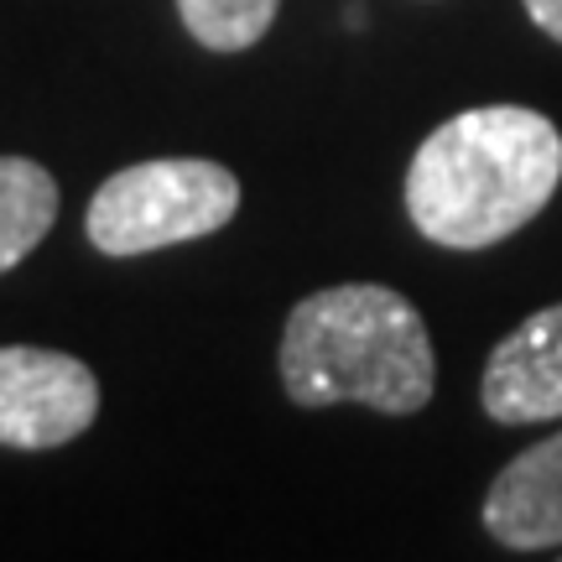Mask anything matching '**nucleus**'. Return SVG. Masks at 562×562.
Wrapping results in <instances>:
<instances>
[{"mask_svg": "<svg viewBox=\"0 0 562 562\" xmlns=\"http://www.w3.org/2000/svg\"><path fill=\"white\" fill-rule=\"evenodd\" d=\"M58 220V182L32 157H0V277L21 266Z\"/></svg>", "mask_w": 562, "mask_h": 562, "instance_id": "obj_7", "label": "nucleus"}, {"mask_svg": "<svg viewBox=\"0 0 562 562\" xmlns=\"http://www.w3.org/2000/svg\"><path fill=\"white\" fill-rule=\"evenodd\" d=\"M484 412L505 427L562 417V302L516 323V334L495 344L480 385Z\"/></svg>", "mask_w": 562, "mask_h": 562, "instance_id": "obj_5", "label": "nucleus"}, {"mask_svg": "<svg viewBox=\"0 0 562 562\" xmlns=\"http://www.w3.org/2000/svg\"><path fill=\"white\" fill-rule=\"evenodd\" d=\"M240 182L203 157H161L121 167L89 199V245L104 256H146L182 240H203L235 220Z\"/></svg>", "mask_w": 562, "mask_h": 562, "instance_id": "obj_3", "label": "nucleus"}, {"mask_svg": "<svg viewBox=\"0 0 562 562\" xmlns=\"http://www.w3.org/2000/svg\"><path fill=\"white\" fill-rule=\"evenodd\" d=\"M526 11H531V21L542 26L552 42H562V0H526Z\"/></svg>", "mask_w": 562, "mask_h": 562, "instance_id": "obj_9", "label": "nucleus"}, {"mask_svg": "<svg viewBox=\"0 0 562 562\" xmlns=\"http://www.w3.org/2000/svg\"><path fill=\"white\" fill-rule=\"evenodd\" d=\"M558 182V125L526 104H480L417 146L406 167V214L442 250H490L537 220Z\"/></svg>", "mask_w": 562, "mask_h": 562, "instance_id": "obj_1", "label": "nucleus"}, {"mask_svg": "<svg viewBox=\"0 0 562 562\" xmlns=\"http://www.w3.org/2000/svg\"><path fill=\"white\" fill-rule=\"evenodd\" d=\"M484 531L510 552L562 542V432L505 463L484 495Z\"/></svg>", "mask_w": 562, "mask_h": 562, "instance_id": "obj_6", "label": "nucleus"}, {"mask_svg": "<svg viewBox=\"0 0 562 562\" xmlns=\"http://www.w3.org/2000/svg\"><path fill=\"white\" fill-rule=\"evenodd\" d=\"M281 385L297 406L360 402L412 417L432 402V334L402 292L381 281L323 286L302 297L281 334Z\"/></svg>", "mask_w": 562, "mask_h": 562, "instance_id": "obj_2", "label": "nucleus"}, {"mask_svg": "<svg viewBox=\"0 0 562 562\" xmlns=\"http://www.w3.org/2000/svg\"><path fill=\"white\" fill-rule=\"evenodd\" d=\"M277 5L281 0H178L182 26L214 53H240L261 42L277 21Z\"/></svg>", "mask_w": 562, "mask_h": 562, "instance_id": "obj_8", "label": "nucleus"}, {"mask_svg": "<svg viewBox=\"0 0 562 562\" xmlns=\"http://www.w3.org/2000/svg\"><path fill=\"white\" fill-rule=\"evenodd\" d=\"M100 417L94 370L58 349L5 344L0 349V448L42 453L63 448Z\"/></svg>", "mask_w": 562, "mask_h": 562, "instance_id": "obj_4", "label": "nucleus"}]
</instances>
